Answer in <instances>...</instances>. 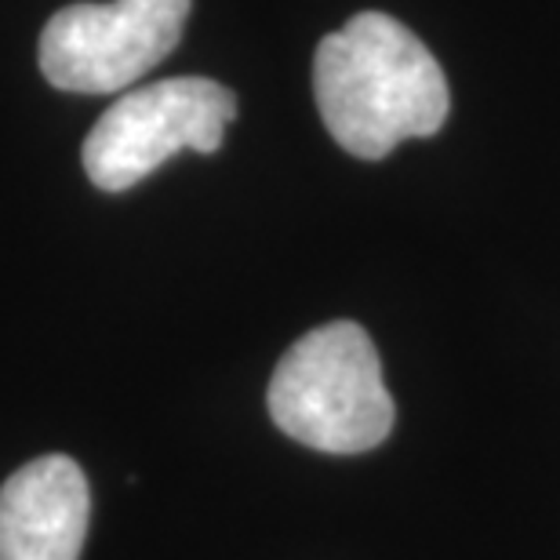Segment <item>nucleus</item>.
<instances>
[{
	"label": "nucleus",
	"instance_id": "4",
	"mask_svg": "<svg viewBox=\"0 0 560 560\" xmlns=\"http://www.w3.org/2000/svg\"><path fill=\"white\" fill-rule=\"evenodd\" d=\"M186 19L189 0H109L59 8L40 33V73L59 92H125L178 48Z\"/></svg>",
	"mask_w": 560,
	"mask_h": 560
},
{
	"label": "nucleus",
	"instance_id": "1",
	"mask_svg": "<svg viewBox=\"0 0 560 560\" xmlns=\"http://www.w3.org/2000/svg\"><path fill=\"white\" fill-rule=\"evenodd\" d=\"M313 95L331 139L361 161L436 136L452 109L433 51L386 11H361L320 40Z\"/></svg>",
	"mask_w": 560,
	"mask_h": 560
},
{
	"label": "nucleus",
	"instance_id": "3",
	"mask_svg": "<svg viewBox=\"0 0 560 560\" xmlns=\"http://www.w3.org/2000/svg\"><path fill=\"white\" fill-rule=\"evenodd\" d=\"M237 117V98L208 77H172L131 88L88 131L81 161L106 194H125L153 175L167 156L215 153Z\"/></svg>",
	"mask_w": 560,
	"mask_h": 560
},
{
	"label": "nucleus",
	"instance_id": "2",
	"mask_svg": "<svg viewBox=\"0 0 560 560\" xmlns=\"http://www.w3.org/2000/svg\"><path fill=\"white\" fill-rule=\"evenodd\" d=\"M266 405L280 433L328 455L372 452L394 430V397L378 350L353 320L302 335L280 357Z\"/></svg>",
	"mask_w": 560,
	"mask_h": 560
},
{
	"label": "nucleus",
	"instance_id": "5",
	"mask_svg": "<svg viewBox=\"0 0 560 560\" xmlns=\"http://www.w3.org/2000/svg\"><path fill=\"white\" fill-rule=\"evenodd\" d=\"M92 491L70 455H44L0 488V560H81Z\"/></svg>",
	"mask_w": 560,
	"mask_h": 560
}]
</instances>
